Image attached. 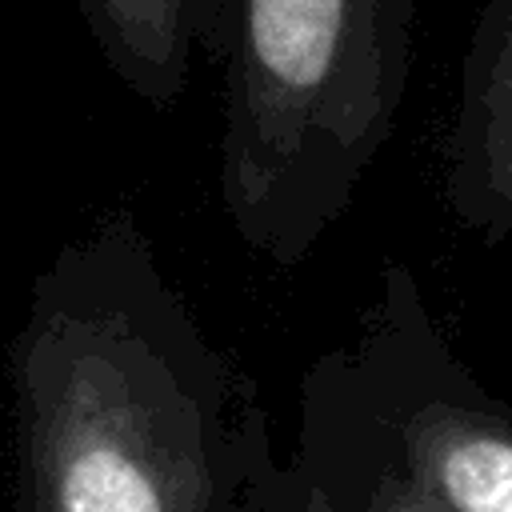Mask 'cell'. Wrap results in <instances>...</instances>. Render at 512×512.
Listing matches in <instances>:
<instances>
[{"label":"cell","instance_id":"2","mask_svg":"<svg viewBox=\"0 0 512 512\" xmlns=\"http://www.w3.org/2000/svg\"><path fill=\"white\" fill-rule=\"evenodd\" d=\"M416 0H232L220 196L248 248L296 264L388 144Z\"/></svg>","mask_w":512,"mask_h":512},{"label":"cell","instance_id":"7","mask_svg":"<svg viewBox=\"0 0 512 512\" xmlns=\"http://www.w3.org/2000/svg\"><path fill=\"white\" fill-rule=\"evenodd\" d=\"M232 28V0H196V44L204 52H224Z\"/></svg>","mask_w":512,"mask_h":512},{"label":"cell","instance_id":"6","mask_svg":"<svg viewBox=\"0 0 512 512\" xmlns=\"http://www.w3.org/2000/svg\"><path fill=\"white\" fill-rule=\"evenodd\" d=\"M368 512H444L408 472H384L372 488Z\"/></svg>","mask_w":512,"mask_h":512},{"label":"cell","instance_id":"4","mask_svg":"<svg viewBox=\"0 0 512 512\" xmlns=\"http://www.w3.org/2000/svg\"><path fill=\"white\" fill-rule=\"evenodd\" d=\"M404 472L444 512H512V424L432 400L400 424Z\"/></svg>","mask_w":512,"mask_h":512},{"label":"cell","instance_id":"3","mask_svg":"<svg viewBox=\"0 0 512 512\" xmlns=\"http://www.w3.org/2000/svg\"><path fill=\"white\" fill-rule=\"evenodd\" d=\"M452 208L512 240V0H484L468 36L444 148Z\"/></svg>","mask_w":512,"mask_h":512},{"label":"cell","instance_id":"5","mask_svg":"<svg viewBox=\"0 0 512 512\" xmlns=\"http://www.w3.org/2000/svg\"><path fill=\"white\" fill-rule=\"evenodd\" d=\"M96 48L140 100L168 108L192 68L196 0H80Z\"/></svg>","mask_w":512,"mask_h":512},{"label":"cell","instance_id":"1","mask_svg":"<svg viewBox=\"0 0 512 512\" xmlns=\"http://www.w3.org/2000/svg\"><path fill=\"white\" fill-rule=\"evenodd\" d=\"M120 288L104 236L40 280L16 340L20 444L32 512H216L220 388L200 340L152 284L132 224L116 220Z\"/></svg>","mask_w":512,"mask_h":512},{"label":"cell","instance_id":"8","mask_svg":"<svg viewBox=\"0 0 512 512\" xmlns=\"http://www.w3.org/2000/svg\"><path fill=\"white\" fill-rule=\"evenodd\" d=\"M300 512H336V508H332V500H328V492H324V488H312Z\"/></svg>","mask_w":512,"mask_h":512}]
</instances>
